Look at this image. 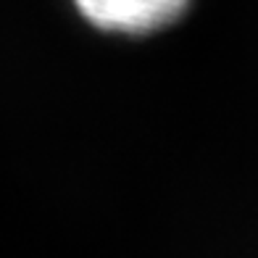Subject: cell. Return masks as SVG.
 <instances>
[{
    "label": "cell",
    "instance_id": "6da1fadb",
    "mask_svg": "<svg viewBox=\"0 0 258 258\" xmlns=\"http://www.w3.org/2000/svg\"><path fill=\"white\" fill-rule=\"evenodd\" d=\"M92 24L113 32H148L182 14L187 0H77Z\"/></svg>",
    "mask_w": 258,
    "mask_h": 258
}]
</instances>
